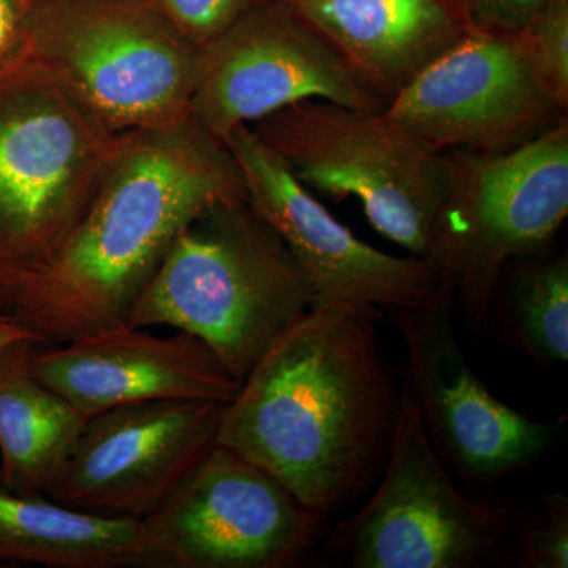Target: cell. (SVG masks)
Here are the masks:
<instances>
[{"mask_svg":"<svg viewBox=\"0 0 568 568\" xmlns=\"http://www.w3.org/2000/svg\"><path fill=\"white\" fill-rule=\"evenodd\" d=\"M381 320L376 306L313 305L223 406L216 444L324 517L364 495L386 466L402 395Z\"/></svg>","mask_w":568,"mask_h":568,"instance_id":"6da1fadb","label":"cell"},{"mask_svg":"<svg viewBox=\"0 0 568 568\" xmlns=\"http://www.w3.org/2000/svg\"><path fill=\"white\" fill-rule=\"evenodd\" d=\"M241 200L245 185L233 153L192 115L118 134L80 222L10 315L41 345L123 324L194 216Z\"/></svg>","mask_w":568,"mask_h":568,"instance_id":"7a4b0ae2","label":"cell"},{"mask_svg":"<svg viewBox=\"0 0 568 568\" xmlns=\"http://www.w3.org/2000/svg\"><path fill=\"white\" fill-rule=\"evenodd\" d=\"M315 304L304 268L246 200L209 205L182 231L125 323L196 336L237 383Z\"/></svg>","mask_w":568,"mask_h":568,"instance_id":"3957f363","label":"cell"},{"mask_svg":"<svg viewBox=\"0 0 568 568\" xmlns=\"http://www.w3.org/2000/svg\"><path fill=\"white\" fill-rule=\"evenodd\" d=\"M115 138L26 52L0 69V313L80 222Z\"/></svg>","mask_w":568,"mask_h":568,"instance_id":"277c9868","label":"cell"},{"mask_svg":"<svg viewBox=\"0 0 568 568\" xmlns=\"http://www.w3.org/2000/svg\"><path fill=\"white\" fill-rule=\"evenodd\" d=\"M24 51L112 134L189 118L203 58L152 0H29Z\"/></svg>","mask_w":568,"mask_h":568,"instance_id":"5b68a950","label":"cell"},{"mask_svg":"<svg viewBox=\"0 0 568 568\" xmlns=\"http://www.w3.org/2000/svg\"><path fill=\"white\" fill-rule=\"evenodd\" d=\"M428 260L477 331L511 261L544 248L568 215V119L503 153L447 151Z\"/></svg>","mask_w":568,"mask_h":568,"instance_id":"8992f818","label":"cell"},{"mask_svg":"<svg viewBox=\"0 0 568 568\" xmlns=\"http://www.w3.org/2000/svg\"><path fill=\"white\" fill-rule=\"evenodd\" d=\"M313 193L357 197L377 233L428 257L447 181L436 151L384 111L305 100L250 125Z\"/></svg>","mask_w":568,"mask_h":568,"instance_id":"52a82bcc","label":"cell"},{"mask_svg":"<svg viewBox=\"0 0 568 568\" xmlns=\"http://www.w3.org/2000/svg\"><path fill=\"white\" fill-rule=\"evenodd\" d=\"M515 525L510 507L469 499L455 487L402 381L379 485L328 547L355 568H477L500 558Z\"/></svg>","mask_w":568,"mask_h":568,"instance_id":"ba28073f","label":"cell"},{"mask_svg":"<svg viewBox=\"0 0 568 568\" xmlns=\"http://www.w3.org/2000/svg\"><path fill=\"white\" fill-rule=\"evenodd\" d=\"M323 523L278 478L216 444L141 519L136 568H286Z\"/></svg>","mask_w":568,"mask_h":568,"instance_id":"9c48e42d","label":"cell"},{"mask_svg":"<svg viewBox=\"0 0 568 568\" xmlns=\"http://www.w3.org/2000/svg\"><path fill=\"white\" fill-rule=\"evenodd\" d=\"M526 32L470 28L386 112L439 152L503 153L567 118Z\"/></svg>","mask_w":568,"mask_h":568,"instance_id":"30bf717a","label":"cell"},{"mask_svg":"<svg viewBox=\"0 0 568 568\" xmlns=\"http://www.w3.org/2000/svg\"><path fill=\"white\" fill-rule=\"evenodd\" d=\"M454 304L443 283L428 301L387 312L405 339L402 381L436 454L463 480L491 484L544 457L552 428L504 405L473 372L455 332Z\"/></svg>","mask_w":568,"mask_h":568,"instance_id":"8fae6325","label":"cell"},{"mask_svg":"<svg viewBox=\"0 0 568 568\" xmlns=\"http://www.w3.org/2000/svg\"><path fill=\"white\" fill-rule=\"evenodd\" d=\"M190 115L219 141L305 100L384 111L284 0H265L204 47Z\"/></svg>","mask_w":568,"mask_h":568,"instance_id":"7c38bea8","label":"cell"},{"mask_svg":"<svg viewBox=\"0 0 568 568\" xmlns=\"http://www.w3.org/2000/svg\"><path fill=\"white\" fill-rule=\"evenodd\" d=\"M224 144L241 170L246 203L282 235L308 276L313 305L388 310L420 304L439 291L443 282L428 257L394 256L361 241L252 126H239Z\"/></svg>","mask_w":568,"mask_h":568,"instance_id":"4fadbf2b","label":"cell"},{"mask_svg":"<svg viewBox=\"0 0 568 568\" xmlns=\"http://www.w3.org/2000/svg\"><path fill=\"white\" fill-rule=\"evenodd\" d=\"M223 406L156 399L88 418L48 497L97 517L141 521L216 446Z\"/></svg>","mask_w":568,"mask_h":568,"instance_id":"5bb4252c","label":"cell"},{"mask_svg":"<svg viewBox=\"0 0 568 568\" xmlns=\"http://www.w3.org/2000/svg\"><path fill=\"white\" fill-rule=\"evenodd\" d=\"M33 375L91 418L111 407L156 402H233L241 392L216 355L196 336H156L112 325L62 345L32 346Z\"/></svg>","mask_w":568,"mask_h":568,"instance_id":"9a60e30c","label":"cell"},{"mask_svg":"<svg viewBox=\"0 0 568 568\" xmlns=\"http://www.w3.org/2000/svg\"><path fill=\"white\" fill-rule=\"evenodd\" d=\"M386 106L469 31L458 0H284Z\"/></svg>","mask_w":568,"mask_h":568,"instance_id":"2e32d148","label":"cell"},{"mask_svg":"<svg viewBox=\"0 0 568 568\" xmlns=\"http://www.w3.org/2000/svg\"><path fill=\"white\" fill-rule=\"evenodd\" d=\"M37 343L0 349V481L20 495L48 496L88 418L33 375Z\"/></svg>","mask_w":568,"mask_h":568,"instance_id":"e0dca14e","label":"cell"},{"mask_svg":"<svg viewBox=\"0 0 568 568\" xmlns=\"http://www.w3.org/2000/svg\"><path fill=\"white\" fill-rule=\"evenodd\" d=\"M140 521L97 517L0 481V564L136 568Z\"/></svg>","mask_w":568,"mask_h":568,"instance_id":"ac0fdd59","label":"cell"},{"mask_svg":"<svg viewBox=\"0 0 568 568\" xmlns=\"http://www.w3.org/2000/svg\"><path fill=\"white\" fill-rule=\"evenodd\" d=\"M504 327L538 364L568 361V257L529 265L508 290Z\"/></svg>","mask_w":568,"mask_h":568,"instance_id":"d6986e66","label":"cell"},{"mask_svg":"<svg viewBox=\"0 0 568 568\" xmlns=\"http://www.w3.org/2000/svg\"><path fill=\"white\" fill-rule=\"evenodd\" d=\"M183 39L203 50L265 0H152Z\"/></svg>","mask_w":568,"mask_h":568,"instance_id":"ffe728a7","label":"cell"},{"mask_svg":"<svg viewBox=\"0 0 568 568\" xmlns=\"http://www.w3.org/2000/svg\"><path fill=\"white\" fill-rule=\"evenodd\" d=\"M525 32L541 73L568 106V0H552Z\"/></svg>","mask_w":568,"mask_h":568,"instance_id":"44dd1931","label":"cell"},{"mask_svg":"<svg viewBox=\"0 0 568 568\" xmlns=\"http://www.w3.org/2000/svg\"><path fill=\"white\" fill-rule=\"evenodd\" d=\"M523 568L568 567V499L564 495L545 499L544 514L526 530L519 549Z\"/></svg>","mask_w":568,"mask_h":568,"instance_id":"7402d4cb","label":"cell"},{"mask_svg":"<svg viewBox=\"0 0 568 568\" xmlns=\"http://www.w3.org/2000/svg\"><path fill=\"white\" fill-rule=\"evenodd\" d=\"M552 0H458L470 28L489 32H523Z\"/></svg>","mask_w":568,"mask_h":568,"instance_id":"603a6c76","label":"cell"},{"mask_svg":"<svg viewBox=\"0 0 568 568\" xmlns=\"http://www.w3.org/2000/svg\"><path fill=\"white\" fill-rule=\"evenodd\" d=\"M29 0H0V69L24 54V21Z\"/></svg>","mask_w":568,"mask_h":568,"instance_id":"cb8c5ba5","label":"cell"},{"mask_svg":"<svg viewBox=\"0 0 568 568\" xmlns=\"http://www.w3.org/2000/svg\"><path fill=\"white\" fill-rule=\"evenodd\" d=\"M24 339L40 343V339L28 328L22 327L10 313H0V349L13 345V343L24 342Z\"/></svg>","mask_w":568,"mask_h":568,"instance_id":"d4e9b609","label":"cell"}]
</instances>
